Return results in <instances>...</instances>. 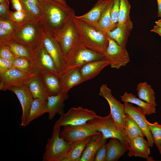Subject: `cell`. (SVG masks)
<instances>
[{"instance_id": "cell-32", "label": "cell", "mask_w": 161, "mask_h": 161, "mask_svg": "<svg viewBox=\"0 0 161 161\" xmlns=\"http://www.w3.org/2000/svg\"><path fill=\"white\" fill-rule=\"evenodd\" d=\"M20 26L14 21L0 19V41L10 39Z\"/></svg>"}, {"instance_id": "cell-39", "label": "cell", "mask_w": 161, "mask_h": 161, "mask_svg": "<svg viewBox=\"0 0 161 161\" xmlns=\"http://www.w3.org/2000/svg\"><path fill=\"white\" fill-rule=\"evenodd\" d=\"M120 0H113L111 15L113 26L114 28L118 23L119 20Z\"/></svg>"}, {"instance_id": "cell-38", "label": "cell", "mask_w": 161, "mask_h": 161, "mask_svg": "<svg viewBox=\"0 0 161 161\" xmlns=\"http://www.w3.org/2000/svg\"><path fill=\"white\" fill-rule=\"evenodd\" d=\"M148 123L153 136L154 143L158 149L161 143V125L157 122L152 123L148 121Z\"/></svg>"}, {"instance_id": "cell-48", "label": "cell", "mask_w": 161, "mask_h": 161, "mask_svg": "<svg viewBox=\"0 0 161 161\" xmlns=\"http://www.w3.org/2000/svg\"><path fill=\"white\" fill-rule=\"evenodd\" d=\"M59 3H60L65 6H68L65 0H53Z\"/></svg>"}, {"instance_id": "cell-12", "label": "cell", "mask_w": 161, "mask_h": 161, "mask_svg": "<svg viewBox=\"0 0 161 161\" xmlns=\"http://www.w3.org/2000/svg\"><path fill=\"white\" fill-rule=\"evenodd\" d=\"M42 45L52 58L60 76L64 70L65 60L58 42L53 36L45 32Z\"/></svg>"}, {"instance_id": "cell-40", "label": "cell", "mask_w": 161, "mask_h": 161, "mask_svg": "<svg viewBox=\"0 0 161 161\" xmlns=\"http://www.w3.org/2000/svg\"><path fill=\"white\" fill-rule=\"evenodd\" d=\"M9 4L8 0L0 3V19L14 21L9 9Z\"/></svg>"}, {"instance_id": "cell-45", "label": "cell", "mask_w": 161, "mask_h": 161, "mask_svg": "<svg viewBox=\"0 0 161 161\" xmlns=\"http://www.w3.org/2000/svg\"><path fill=\"white\" fill-rule=\"evenodd\" d=\"M12 4L13 8L15 11H23L20 0H10Z\"/></svg>"}, {"instance_id": "cell-46", "label": "cell", "mask_w": 161, "mask_h": 161, "mask_svg": "<svg viewBox=\"0 0 161 161\" xmlns=\"http://www.w3.org/2000/svg\"><path fill=\"white\" fill-rule=\"evenodd\" d=\"M151 31L158 34L161 37V27L157 25H154L153 28L151 30Z\"/></svg>"}, {"instance_id": "cell-20", "label": "cell", "mask_w": 161, "mask_h": 161, "mask_svg": "<svg viewBox=\"0 0 161 161\" xmlns=\"http://www.w3.org/2000/svg\"><path fill=\"white\" fill-rule=\"evenodd\" d=\"M133 28V24L129 19L123 24H117L115 27L108 33V36L119 45L126 47L129 37Z\"/></svg>"}, {"instance_id": "cell-30", "label": "cell", "mask_w": 161, "mask_h": 161, "mask_svg": "<svg viewBox=\"0 0 161 161\" xmlns=\"http://www.w3.org/2000/svg\"><path fill=\"white\" fill-rule=\"evenodd\" d=\"M47 101L41 99H34L24 126L29 125L33 120L47 113Z\"/></svg>"}, {"instance_id": "cell-14", "label": "cell", "mask_w": 161, "mask_h": 161, "mask_svg": "<svg viewBox=\"0 0 161 161\" xmlns=\"http://www.w3.org/2000/svg\"><path fill=\"white\" fill-rule=\"evenodd\" d=\"M123 104L125 113L129 115L137 122L146 138L149 147H152L154 143L153 138L148 127V121L146 118V114L143 110L131 103H124Z\"/></svg>"}, {"instance_id": "cell-29", "label": "cell", "mask_w": 161, "mask_h": 161, "mask_svg": "<svg viewBox=\"0 0 161 161\" xmlns=\"http://www.w3.org/2000/svg\"><path fill=\"white\" fill-rule=\"evenodd\" d=\"M122 102L135 104L143 110L146 115H149L156 112V106L147 103L138 98L132 93L126 92L120 96Z\"/></svg>"}, {"instance_id": "cell-51", "label": "cell", "mask_w": 161, "mask_h": 161, "mask_svg": "<svg viewBox=\"0 0 161 161\" xmlns=\"http://www.w3.org/2000/svg\"><path fill=\"white\" fill-rule=\"evenodd\" d=\"M158 149V150L159 151L161 155V143L160 144V147H159V148Z\"/></svg>"}, {"instance_id": "cell-8", "label": "cell", "mask_w": 161, "mask_h": 161, "mask_svg": "<svg viewBox=\"0 0 161 161\" xmlns=\"http://www.w3.org/2000/svg\"><path fill=\"white\" fill-rule=\"evenodd\" d=\"M74 17L64 24L55 37L61 47L65 59L74 45L79 40L73 21Z\"/></svg>"}, {"instance_id": "cell-50", "label": "cell", "mask_w": 161, "mask_h": 161, "mask_svg": "<svg viewBox=\"0 0 161 161\" xmlns=\"http://www.w3.org/2000/svg\"><path fill=\"white\" fill-rule=\"evenodd\" d=\"M33 2L36 4L39 7V0H25Z\"/></svg>"}, {"instance_id": "cell-43", "label": "cell", "mask_w": 161, "mask_h": 161, "mask_svg": "<svg viewBox=\"0 0 161 161\" xmlns=\"http://www.w3.org/2000/svg\"><path fill=\"white\" fill-rule=\"evenodd\" d=\"M13 67L12 60L0 57V73L7 71Z\"/></svg>"}, {"instance_id": "cell-7", "label": "cell", "mask_w": 161, "mask_h": 161, "mask_svg": "<svg viewBox=\"0 0 161 161\" xmlns=\"http://www.w3.org/2000/svg\"><path fill=\"white\" fill-rule=\"evenodd\" d=\"M98 116L92 110L81 106L71 107L67 112L61 115L55 122L53 130L64 126H76L85 124Z\"/></svg>"}, {"instance_id": "cell-44", "label": "cell", "mask_w": 161, "mask_h": 161, "mask_svg": "<svg viewBox=\"0 0 161 161\" xmlns=\"http://www.w3.org/2000/svg\"><path fill=\"white\" fill-rule=\"evenodd\" d=\"M0 57L12 60L16 58L9 49L0 45Z\"/></svg>"}, {"instance_id": "cell-3", "label": "cell", "mask_w": 161, "mask_h": 161, "mask_svg": "<svg viewBox=\"0 0 161 161\" xmlns=\"http://www.w3.org/2000/svg\"><path fill=\"white\" fill-rule=\"evenodd\" d=\"M45 33L40 21L29 19L20 26L10 39L27 46L35 53L42 44Z\"/></svg>"}, {"instance_id": "cell-4", "label": "cell", "mask_w": 161, "mask_h": 161, "mask_svg": "<svg viewBox=\"0 0 161 161\" xmlns=\"http://www.w3.org/2000/svg\"><path fill=\"white\" fill-rule=\"evenodd\" d=\"M104 58L103 55L96 53L86 47L79 39L74 45L65 58V67L61 75L71 69L80 68L88 62Z\"/></svg>"}, {"instance_id": "cell-49", "label": "cell", "mask_w": 161, "mask_h": 161, "mask_svg": "<svg viewBox=\"0 0 161 161\" xmlns=\"http://www.w3.org/2000/svg\"><path fill=\"white\" fill-rule=\"evenodd\" d=\"M156 25L161 27V18L155 22Z\"/></svg>"}, {"instance_id": "cell-31", "label": "cell", "mask_w": 161, "mask_h": 161, "mask_svg": "<svg viewBox=\"0 0 161 161\" xmlns=\"http://www.w3.org/2000/svg\"><path fill=\"white\" fill-rule=\"evenodd\" d=\"M113 4V0H109L98 22L96 28L98 30L108 33L109 32L114 28L112 25L111 15Z\"/></svg>"}, {"instance_id": "cell-15", "label": "cell", "mask_w": 161, "mask_h": 161, "mask_svg": "<svg viewBox=\"0 0 161 161\" xmlns=\"http://www.w3.org/2000/svg\"><path fill=\"white\" fill-rule=\"evenodd\" d=\"M6 90L14 92L20 103L22 109L20 126H24L34 98L26 83L18 86L9 87Z\"/></svg>"}, {"instance_id": "cell-35", "label": "cell", "mask_w": 161, "mask_h": 161, "mask_svg": "<svg viewBox=\"0 0 161 161\" xmlns=\"http://www.w3.org/2000/svg\"><path fill=\"white\" fill-rule=\"evenodd\" d=\"M23 9L29 19L40 21L42 17L40 7L35 3L25 0H20Z\"/></svg>"}, {"instance_id": "cell-37", "label": "cell", "mask_w": 161, "mask_h": 161, "mask_svg": "<svg viewBox=\"0 0 161 161\" xmlns=\"http://www.w3.org/2000/svg\"><path fill=\"white\" fill-rule=\"evenodd\" d=\"M119 20L118 25H120L130 19L131 6L128 0H120Z\"/></svg>"}, {"instance_id": "cell-33", "label": "cell", "mask_w": 161, "mask_h": 161, "mask_svg": "<svg viewBox=\"0 0 161 161\" xmlns=\"http://www.w3.org/2000/svg\"><path fill=\"white\" fill-rule=\"evenodd\" d=\"M137 90L140 99L148 103L157 106L154 91L151 85L146 82L138 83Z\"/></svg>"}, {"instance_id": "cell-22", "label": "cell", "mask_w": 161, "mask_h": 161, "mask_svg": "<svg viewBox=\"0 0 161 161\" xmlns=\"http://www.w3.org/2000/svg\"><path fill=\"white\" fill-rule=\"evenodd\" d=\"M150 150L147 141L144 137H138L130 140L128 155L129 157L135 156L147 158L150 154Z\"/></svg>"}, {"instance_id": "cell-27", "label": "cell", "mask_w": 161, "mask_h": 161, "mask_svg": "<svg viewBox=\"0 0 161 161\" xmlns=\"http://www.w3.org/2000/svg\"><path fill=\"white\" fill-rule=\"evenodd\" d=\"M26 84L34 99L37 98L47 101L49 96L44 88L38 72L30 77L27 80Z\"/></svg>"}, {"instance_id": "cell-28", "label": "cell", "mask_w": 161, "mask_h": 161, "mask_svg": "<svg viewBox=\"0 0 161 161\" xmlns=\"http://www.w3.org/2000/svg\"><path fill=\"white\" fill-rule=\"evenodd\" d=\"M92 136L72 143L69 151L62 161H80L87 143Z\"/></svg>"}, {"instance_id": "cell-21", "label": "cell", "mask_w": 161, "mask_h": 161, "mask_svg": "<svg viewBox=\"0 0 161 161\" xmlns=\"http://www.w3.org/2000/svg\"><path fill=\"white\" fill-rule=\"evenodd\" d=\"M109 64V61L104 58L91 61L83 65L80 69L82 83L95 77Z\"/></svg>"}, {"instance_id": "cell-52", "label": "cell", "mask_w": 161, "mask_h": 161, "mask_svg": "<svg viewBox=\"0 0 161 161\" xmlns=\"http://www.w3.org/2000/svg\"><path fill=\"white\" fill-rule=\"evenodd\" d=\"M7 0H0V3H2Z\"/></svg>"}, {"instance_id": "cell-11", "label": "cell", "mask_w": 161, "mask_h": 161, "mask_svg": "<svg viewBox=\"0 0 161 161\" xmlns=\"http://www.w3.org/2000/svg\"><path fill=\"white\" fill-rule=\"evenodd\" d=\"M99 95L104 98L108 102L110 109V113L114 120L124 128L125 113L123 104L113 96L111 90L106 84H103L100 86Z\"/></svg>"}, {"instance_id": "cell-23", "label": "cell", "mask_w": 161, "mask_h": 161, "mask_svg": "<svg viewBox=\"0 0 161 161\" xmlns=\"http://www.w3.org/2000/svg\"><path fill=\"white\" fill-rule=\"evenodd\" d=\"M80 69H71L60 76L61 92L68 93L72 87L82 83Z\"/></svg>"}, {"instance_id": "cell-1", "label": "cell", "mask_w": 161, "mask_h": 161, "mask_svg": "<svg viewBox=\"0 0 161 161\" xmlns=\"http://www.w3.org/2000/svg\"><path fill=\"white\" fill-rule=\"evenodd\" d=\"M42 17L40 21L45 33L54 37L60 30L75 15L74 10L53 0H39Z\"/></svg>"}, {"instance_id": "cell-41", "label": "cell", "mask_w": 161, "mask_h": 161, "mask_svg": "<svg viewBox=\"0 0 161 161\" xmlns=\"http://www.w3.org/2000/svg\"><path fill=\"white\" fill-rule=\"evenodd\" d=\"M13 20L20 26L23 24L29 18L24 11L11 12Z\"/></svg>"}, {"instance_id": "cell-26", "label": "cell", "mask_w": 161, "mask_h": 161, "mask_svg": "<svg viewBox=\"0 0 161 161\" xmlns=\"http://www.w3.org/2000/svg\"><path fill=\"white\" fill-rule=\"evenodd\" d=\"M128 150V148L123 144L120 140L111 138L106 144V161H117Z\"/></svg>"}, {"instance_id": "cell-5", "label": "cell", "mask_w": 161, "mask_h": 161, "mask_svg": "<svg viewBox=\"0 0 161 161\" xmlns=\"http://www.w3.org/2000/svg\"><path fill=\"white\" fill-rule=\"evenodd\" d=\"M88 122L93 125L96 131L102 134L104 139H118L128 148L130 140L126 134L124 128L116 122L110 113L106 117L98 116Z\"/></svg>"}, {"instance_id": "cell-13", "label": "cell", "mask_w": 161, "mask_h": 161, "mask_svg": "<svg viewBox=\"0 0 161 161\" xmlns=\"http://www.w3.org/2000/svg\"><path fill=\"white\" fill-rule=\"evenodd\" d=\"M35 74H28L14 67L1 73L0 90L5 91L9 87L25 84L27 80Z\"/></svg>"}, {"instance_id": "cell-6", "label": "cell", "mask_w": 161, "mask_h": 161, "mask_svg": "<svg viewBox=\"0 0 161 161\" xmlns=\"http://www.w3.org/2000/svg\"><path fill=\"white\" fill-rule=\"evenodd\" d=\"M53 130L52 135L48 139L45 147L43 161H62L71 146L72 143L60 136L61 127Z\"/></svg>"}, {"instance_id": "cell-10", "label": "cell", "mask_w": 161, "mask_h": 161, "mask_svg": "<svg viewBox=\"0 0 161 161\" xmlns=\"http://www.w3.org/2000/svg\"><path fill=\"white\" fill-rule=\"evenodd\" d=\"M60 131V136L66 141L72 143L87 137L100 134L92 125L87 122L76 126H64Z\"/></svg>"}, {"instance_id": "cell-2", "label": "cell", "mask_w": 161, "mask_h": 161, "mask_svg": "<svg viewBox=\"0 0 161 161\" xmlns=\"http://www.w3.org/2000/svg\"><path fill=\"white\" fill-rule=\"evenodd\" d=\"M73 21L81 43L90 50L103 55L109 44L108 33L98 30L75 16Z\"/></svg>"}, {"instance_id": "cell-18", "label": "cell", "mask_w": 161, "mask_h": 161, "mask_svg": "<svg viewBox=\"0 0 161 161\" xmlns=\"http://www.w3.org/2000/svg\"><path fill=\"white\" fill-rule=\"evenodd\" d=\"M38 72L49 96L56 95L61 92V80L59 75L45 70H40Z\"/></svg>"}, {"instance_id": "cell-16", "label": "cell", "mask_w": 161, "mask_h": 161, "mask_svg": "<svg viewBox=\"0 0 161 161\" xmlns=\"http://www.w3.org/2000/svg\"><path fill=\"white\" fill-rule=\"evenodd\" d=\"M33 62L36 73L45 70L59 75L52 58L42 44L35 52Z\"/></svg>"}, {"instance_id": "cell-24", "label": "cell", "mask_w": 161, "mask_h": 161, "mask_svg": "<svg viewBox=\"0 0 161 161\" xmlns=\"http://www.w3.org/2000/svg\"><path fill=\"white\" fill-rule=\"evenodd\" d=\"M0 45L9 49L16 57H24L33 61L35 53L27 47L18 42L10 39L0 41Z\"/></svg>"}, {"instance_id": "cell-17", "label": "cell", "mask_w": 161, "mask_h": 161, "mask_svg": "<svg viewBox=\"0 0 161 161\" xmlns=\"http://www.w3.org/2000/svg\"><path fill=\"white\" fill-rule=\"evenodd\" d=\"M69 97L68 93L61 92L48 97L47 106L49 120L52 119L57 114L61 115L64 113V102Z\"/></svg>"}, {"instance_id": "cell-42", "label": "cell", "mask_w": 161, "mask_h": 161, "mask_svg": "<svg viewBox=\"0 0 161 161\" xmlns=\"http://www.w3.org/2000/svg\"><path fill=\"white\" fill-rule=\"evenodd\" d=\"M106 144H103L97 151L94 161H106Z\"/></svg>"}, {"instance_id": "cell-47", "label": "cell", "mask_w": 161, "mask_h": 161, "mask_svg": "<svg viewBox=\"0 0 161 161\" xmlns=\"http://www.w3.org/2000/svg\"><path fill=\"white\" fill-rule=\"evenodd\" d=\"M158 12V17L161 18V0H157Z\"/></svg>"}, {"instance_id": "cell-34", "label": "cell", "mask_w": 161, "mask_h": 161, "mask_svg": "<svg viewBox=\"0 0 161 161\" xmlns=\"http://www.w3.org/2000/svg\"><path fill=\"white\" fill-rule=\"evenodd\" d=\"M124 129L126 134L130 140L137 137H145L142 129L137 122L127 114H125Z\"/></svg>"}, {"instance_id": "cell-9", "label": "cell", "mask_w": 161, "mask_h": 161, "mask_svg": "<svg viewBox=\"0 0 161 161\" xmlns=\"http://www.w3.org/2000/svg\"><path fill=\"white\" fill-rule=\"evenodd\" d=\"M108 41V47L103 55L109 61L111 67L118 69L126 65L130 59L126 47L120 45L109 36Z\"/></svg>"}, {"instance_id": "cell-36", "label": "cell", "mask_w": 161, "mask_h": 161, "mask_svg": "<svg viewBox=\"0 0 161 161\" xmlns=\"http://www.w3.org/2000/svg\"><path fill=\"white\" fill-rule=\"evenodd\" d=\"M13 67L24 72L36 74L34 69L33 61L24 57H16L12 60Z\"/></svg>"}, {"instance_id": "cell-25", "label": "cell", "mask_w": 161, "mask_h": 161, "mask_svg": "<svg viewBox=\"0 0 161 161\" xmlns=\"http://www.w3.org/2000/svg\"><path fill=\"white\" fill-rule=\"evenodd\" d=\"M102 134L93 136L87 143L80 161H94L96 154L100 147L106 143Z\"/></svg>"}, {"instance_id": "cell-19", "label": "cell", "mask_w": 161, "mask_h": 161, "mask_svg": "<svg viewBox=\"0 0 161 161\" xmlns=\"http://www.w3.org/2000/svg\"><path fill=\"white\" fill-rule=\"evenodd\" d=\"M109 1V0H99L88 12L75 17L96 29L102 13Z\"/></svg>"}]
</instances>
